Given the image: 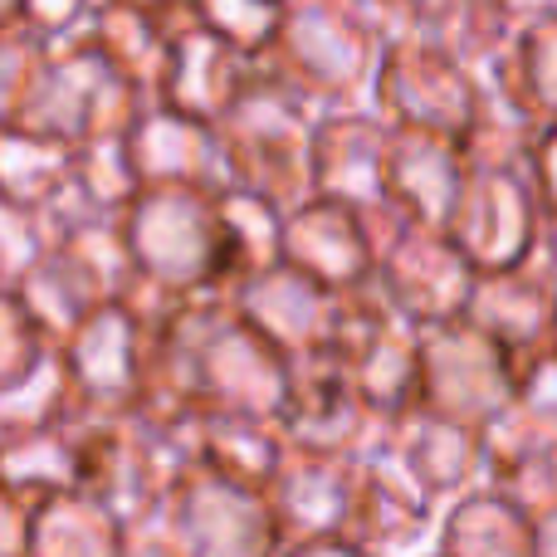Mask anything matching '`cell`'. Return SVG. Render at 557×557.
Listing matches in <instances>:
<instances>
[{"mask_svg": "<svg viewBox=\"0 0 557 557\" xmlns=\"http://www.w3.org/2000/svg\"><path fill=\"white\" fill-rule=\"evenodd\" d=\"M460 255L480 274H499L529 264L543 235V206L533 196L529 172L509 166H465V186L455 196L450 225H445Z\"/></svg>", "mask_w": 557, "mask_h": 557, "instance_id": "11", "label": "cell"}, {"mask_svg": "<svg viewBox=\"0 0 557 557\" xmlns=\"http://www.w3.org/2000/svg\"><path fill=\"white\" fill-rule=\"evenodd\" d=\"M278 260L343 298L376 278L372 225L352 206L313 196V201H304L298 211L284 215V255Z\"/></svg>", "mask_w": 557, "mask_h": 557, "instance_id": "19", "label": "cell"}, {"mask_svg": "<svg viewBox=\"0 0 557 557\" xmlns=\"http://www.w3.org/2000/svg\"><path fill=\"white\" fill-rule=\"evenodd\" d=\"M523 367L474 323L455 318L421 333V406L465 431H490L519 406Z\"/></svg>", "mask_w": 557, "mask_h": 557, "instance_id": "6", "label": "cell"}, {"mask_svg": "<svg viewBox=\"0 0 557 557\" xmlns=\"http://www.w3.org/2000/svg\"><path fill=\"white\" fill-rule=\"evenodd\" d=\"M474 270L460 255V245L445 231H425V225H401L392 240L376 250V278L382 298L392 313H401L411 327L431 333L455 318H465L474 294Z\"/></svg>", "mask_w": 557, "mask_h": 557, "instance_id": "12", "label": "cell"}, {"mask_svg": "<svg viewBox=\"0 0 557 557\" xmlns=\"http://www.w3.org/2000/svg\"><path fill=\"white\" fill-rule=\"evenodd\" d=\"M74 382H69L64 352L49 347L20 382L0 392V441L10 435H35V431H59L74 411Z\"/></svg>", "mask_w": 557, "mask_h": 557, "instance_id": "33", "label": "cell"}, {"mask_svg": "<svg viewBox=\"0 0 557 557\" xmlns=\"http://www.w3.org/2000/svg\"><path fill=\"white\" fill-rule=\"evenodd\" d=\"M123 557H186V553L172 543V533L162 529V519H152V523H137V529H127Z\"/></svg>", "mask_w": 557, "mask_h": 557, "instance_id": "43", "label": "cell"}, {"mask_svg": "<svg viewBox=\"0 0 557 557\" xmlns=\"http://www.w3.org/2000/svg\"><path fill=\"white\" fill-rule=\"evenodd\" d=\"M69 186H74V196L88 206V211L108 215V221H123L127 206L143 196V186H137V176H133V162H127L123 137H117V143L74 147Z\"/></svg>", "mask_w": 557, "mask_h": 557, "instance_id": "36", "label": "cell"}, {"mask_svg": "<svg viewBox=\"0 0 557 557\" xmlns=\"http://www.w3.org/2000/svg\"><path fill=\"white\" fill-rule=\"evenodd\" d=\"M367 108L396 133H435L460 143L480 117V78L421 39H386Z\"/></svg>", "mask_w": 557, "mask_h": 557, "instance_id": "8", "label": "cell"}, {"mask_svg": "<svg viewBox=\"0 0 557 557\" xmlns=\"http://www.w3.org/2000/svg\"><path fill=\"white\" fill-rule=\"evenodd\" d=\"M45 352H49L45 333H39L35 318L25 313L15 288H0V392H5L10 382H20Z\"/></svg>", "mask_w": 557, "mask_h": 557, "instance_id": "39", "label": "cell"}, {"mask_svg": "<svg viewBox=\"0 0 557 557\" xmlns=\"http://www.w3.org/2000/svg\"><path fill=\"white\" fill-rule=\"evenodd\" d=\"M278 557H367V553L347 548V543H294V548H284Z\"/></svg>", "mask_w": 557, "mask_h": 557, "instance_id": "45", "label": "cell"}, {"mask_svg": "<svg viewBox=\"0 0 557 557\" xmlns=\"http://www.w3.org/2000/svg\"><path fill=\"white\" fill-rule=\"evenodd\" d=\"M0 490L25 499L29 509L54 494H74V455H69L64 431H35L0 441Z\"/></svg>", "mask_w": 557, "mask_h": 557, "instance_id": "34", "label": "cell"}, {"mask_svg": "<svg viewBox=\"0 0 557 557\" xmlns=\"http://www.w3.org/2000/svg\"><path fill=\"white\" fill-rule=\"evenodd\" d=\"M386 147L392 127L372 108H327L313 123V196L352 211L386 206Z\"/></svg>", "mask_w": 557, "mask_h": 557, "instance_id": "18", "label": "cell"}, {"mask_svg": "<svg viewBox=\"0 0 557 557\" xmlns=\"http://www.w3.org/2000/svg\"><path fill=\"white\" fill-rule=\"evenodd\" d=\"M127 523L88 494H54L29 513V557H123Z\"/></svg>", "mask_w": 557, "mask_h": 557, "instance_id": "31", "label": "cell"}, {"mask_svg": "<svg viewBox=\"0 0 557 557\" xmlns=\"http://www.w3.org/2000/svg\"><path fill=\"white\" fill-rule=\"evenodd\" d=\"M288 445L274 421L250 416H201L196 421V470H211L245 490H270Z\"/></svg>", "mask_w": 557, "mask_h": 557, "instance_id": "29", "label": "cell"}, {"mask_svg": "<svg viewBox=\"0 0 557 557\" xmlns=\"http://www.w3.org/2000/svg\"><path fill=\"white\" fill-rule=\"evenodd\" d=\"M548 352L557 357V313H553V347H548Z\"/></svg>", "mask_w": 557, "mask_h": 557, "instance_id": "47", "label": "cell"}, {"mask_svg": "<svg viewBox=\"0 0 557 557\" xmlns=\"http://www.w3.org/2000/svg\"><path fill=\"white\" fill-rule=\"evenodd\" d=\"M29 504L0 490V557H29Z\"/></svg>", "mask_w": 557, "mask_h": 557, "instance_id": "42", "label": "cell"}, {"mask_svg": "<svg viewBox=\"0 0 557 557\" xmlns=\"http://www.w3.org/2000/svg\"><path fill=\"white\" fill-rule=\"evenodd\" d=\"M372 450H382L431 504L450 509L455 499L484 490V435L445 421V416L411 406L382 425Z\"/></svg>", "mask_w": 557, "mask_h": 557, "instance_id": "15", "label": "cell"}, {"mask_svg": "<svg viewBox=\"0 0 557 557\" xmlns=\"http://www.w3.org/2000/svg\"><path fill=\"white\" fill-rule=\"evenodd\" d=\"M519 406L539 421H548L557 431V357H539L523 367V386H519Z\"/></svg>", "mask_w": 557, "mask_h": 557, "instance_id": "41", "label": "cell"}, {"mask_svg": "<svg viewBox=\"0 0 557 557\" xmlns=\"http://www.w3.org/2000/svg\"><path fill=\"white\" fill-rule=\"evenodd\" d=\"M69 166H74V147L29 127H0V206L39 215L69 186Z\"/></svg>", "mask_w": 557, "mask_h": 557, "instance_id": "32", "label": "cell"}, {"mask_svg": "<svg viewBox=\"0 0 557 557\" xmlns=\"http://www.w3.org/2000/svg\"><path fill=\"white\" fill-rule=\"evenodd\" d=\"M386 35L372 5L357 0H288L274 49L260 59L270 78L308 108H362L372 98Z\"/></svg>", "mask_w": 557, "mask_h": 557, "instance_id": "2", "label": "cell"}, {"mask_svg": "<svg viewBox=\"0 0 557 557\" xmlns=\"http://www.w3.org/2000/svg\"><path fill=\"white\" fill-rule=\"evenodd\" d=\"M274 425L294 455H327V460H362L382 435V421L362 401L337 352L288 362L284 406Z\"/></svg>", "mask_w": 557, "mask_h": 557, "instance_id": "9", "label": "cell"}, {"mask_svg": "<svg viewBox=\"0 0 557 557\" xmlns=\"http://www.w3.org/2000/svg\"><path fill=\"white\" fill-rule=\"evenodd\" d=\"M221 221H225V245H231V294L245 278L284 264V211L255 201L245 191H225L221 196ZM225 294V298H231Z\"/></svg>", "mask_w": 557, "mask_h": 557, "instance_id": "35", "label": "cell"}, {"mask_svg": "<svg viewBox=\"0 0 557 557\" xmlns=\"http://www.w3.org/2000/svg\"><path fill=\"white\" fill-rule=\"evenodd\" d=\"M15 298L25 304V313L35 318V327L45 333L49 347H64L98 308H108L103 288L88 278V270L64 245H49V250L20 274Z\"/></svg>", "mask_w": 557, "mask_h": 557, "instance_id": "28", "label": "cell"}, {"mask_svg": "<svg viewBox=\"0 0 557 557\" xmlns=\"http://www.w3.org/2000/svg\"><path fill=\"white\" fill-rule=\"evenodd\" d=\"M519 10L523 5H484V0H411V5H372V15L386 39H421L480 74L509 45Z\"/></svg>", "mask_w": 557, "mask_h": 557, "instance_id": "23", "label": "cell"}, {"mask_svg": "<svg viewBox=\"0 0 557 557\" xmlns=\"http://www.w3.org/2000/svg\"><path fill=\"white\" fill-rule=\"evenodd\" d=\"M123 147L143 191H206V196L231 191L215 127L191 123V117L172 113L162 103L143 108V117L123 137Z\"/></svg>", "mask_w": 557, "mask_h": 557, "instance_id": "17", "label": "cell"}, {"mask_svg": "<svg viewBox=\"0 0 557 557\" xmlns=\"http://www.w3.org/2000/svg\"><path fill=\"white\" fill-rule=\"evenodd\" d=\"M416 557H441V553H435V548H431V553H416Z\"/></svg>", "mask_w": 557, "mask_h": 557, "instance_id": "48", "label": "cell"}, {"mask_svg": "<svg viewBox=\"0 0 557 557\" xmlns=\"http://www.w3.org/2000/svg\"><path fill=\"white\" fill-rule=\"evenodd\" d=\"M484 490L529 519L557 509V431L523 406L484 431Z\"/></svg>", "mask_w": 557, "mask_h": 557, "instance_id": "25", "label": "cell"}, {"mask_svg": "<svg viewBox=\"0 0 557 557\" xmlns=\"http://www.w3.org/2000/svg\"><path fill=\"white\" fill-rule=\"evenodd\" d=\"M45 250L49 245H45V225H39V215L0 206V288H15L20 274H25Z\"/></svg>", "mask_w": 557, "mask_h": 557, "instance_id": "40", "label": "cell"}, {"mask_svg": "<svg viewBox=\"0 0 557 557\" xmlns=\"http://www.w3.org/2000/svg\"><path fill=\"white\" fill-rule=\"evenodd\" d=\"M15 25H25V0H0V35Z\"/></svg>", "mask_w": 557, "mask_h": 557, "instance_id": "46", "label": "cell"}, {"mask_svg": "<svg viewBox=\"0 0 557 557\" xmlns=\"http://www.w3.org/2000/svg\"><path fill=\"white\" fill-rule=\"evenodd\" d=\"M441 557H533V519L490 490H474L441 513Z\"/></svg>", "mask_w": 557, "mask_h": 557, "instance_id": "30", "label": "cell"}, {"mask_svg": "<svg viewBox=\"0 0 557 557\" xmlns=\"http://www.w3.org/2000/svg\"><path fill=\"white\" fill-rule=\"evenodd\" d=\"M255 74H260V64L235 54L221 35H211L201 20H191V25L172 39V59H166V78H162L157 103L191 117V123L215 127L245 98Z\"/></svg>", "mask_w": 557, "mask_h": 557, "instance_id": "24", "label": "cell"}, {"mask_svg": "<svg viewBox=\"0 0 557 557\" xmlns=\"http://www.w3.org/2000/svg\"><path fill=\"white\" fill-rule=\"evenodd\" d=\"M460 186H465V152L455 137L396 133L392 127V147H386V206L406 225L445 231Z\"/></svg>", "mask_w": 557, "mask_h": 557, "instance_id": "26", "label": "cell"}, {"mask_svg": "<svg viewBox=\"0 0 557 557\" xmlns=\"http://www.w3.org/2000/svg\"><path fill=\"white\" fill-rule=\"evenodd\" d=\"M59 431L74 455L78 494L98 499L127 529L152 523L176 484L196 470V421L166 425L143 411L74 406Z\"/></svg>", "mask_w": 557, "mask_h": 557, "instance_id": "1", "label": "cell"}, {"mask_svg": "<svg viewBox=\"0 0 557 557\" xmlns=\"http://www.w3.org/2000/svg\"><path fill=\"white\" fill-rule=\"evenodd\" d=\"M143 288L162 298H225L231 294V245H225L221 196L206 191H143L123 215Z\"/></svg>", "mask_w": 557, "mask_h": 557, "instance_id": "4", "label": "cell"}, {"mask_svg": "<svg viewBox=\"0 0 557 557\" xmlns=\"http://www.w3.org/2000/svg\"><path fill=\"white\" fill-rule=\"evenodd\" d=\"M474 78L480 94L513 108L539 133L557 127V5H523L509 45Z\"/></svg>", "mask_w": 557, "mask_h": 557, "instance_id": "22", "label": "cell"}, {"mask_svg": "<svg viewBox=\"0 0 557 557\" xmlns=\"http://www.w3.org/2000/svg\"><path fill=\"white\" fill-rule=\"evenodd\" d=\"M313 123L318 108L260 69L240 103L215 123L231 191L255 196L284 215L313 201Z\"/></svg>", "mask_w": 557, "mask_h": 557, "instance_id": "3", "label": "cell"}, {"mask_svg": "<svg viewBox=\"0 0 557 557\" xmlns=\"http://www.w3.org/2000/svg\"><path fill=\"white\" fill-rule=\"evenodd\" d=\"M49 49L25 25L0 35V127H20L35 103L39 74H45Z\"/></svg>", "mask_w": 557, "mask_h": 557, "instance_id": "38", "label": "cell"}, {"mask_svg": "<svg viewBox=\"0 0 557 557\" xmlns=\"http://www.w3.org/2000/svg\"><path fill=\"white\" fill-rule=\"evenodd\" d=\"M186 557H278L284 539L260 490L231 484L211 470H191L157 513Z\"/></svg>", "mask_w": 557, "mask_h": 557, "instance_id": "10", "label": "cell"}, {"mask_svg": "<svg viewBox=\"0 0 557 557\" xmlns=\"http://www.w3.org/2000/svg\"><path fill=\"white\" fill-rule=\"evenodd\" d=\"M352 484L357 460L288 450L270 490H264L284 548H294V543H343L347 513H352Z\"/></svg>", "mask_w": 557, "mask_h": 557, "instance_id": "21", "label": "cell"}, {"mask_svg": "<svg viewBox=\"0 0 557 557\" xmlns=\"http://www.w3.org/2000/svg\"><path fill=\"white\" fill-rule=\"evenodd\" d=\"M225 304L250 323L264 343L274 347L284 362H304V357L333 352L337 343V294L313 284L308 274L274 264V270L245 278Z\"/></svg>", "mask_w": 557, "mask_h": 557, "instance_id": "16", "label": "cell"}, {"mask_svg": "<svg viewBox=\"0 0 557 557\" xmlns=\"http://www.w3.org/2000/svg\"><path fill=\"white\" fill-rule=\"evenodd\" d=\"M347 376L357 382L362 401L372 406L376 421H396L411 406H421V327H411L382 288L367 284L337 298V343Z\"/></svg>", "mask_w": 557, "mask_h": 557, "instance_id": "7", "label": "cell"}, {"mask_svg": "<svg viewBox=\"0 0 557 557\" xmlns=\"http://www.w3.org/2000/svg\"><path fill=\"white\" fill-rule=\"evenodd\" d=\"M196 20H201L211 35H221L235 54L260 64L274 49L278 25H284V5H260V0H201Z\"/></svg>", "mask_w": 557, "mask_h": 557, "instance_id": "37", "label": "cell"}, {"mask_svg": "<svg viewBox=\"0 0 557 557\" xmlns=\"http://www.w3.org/2000/svg\"><path fill=\"white\" fill-rule=\"evenodd\" d=\"M441 504H431L382 450L357 460L352 513H347L343 543L367 557H416L435 548L441 533Z\"/></svg>", "mask_w": 557, "mask_h": 557, "instance_id": "14", "label": "cell"}, {"mask_svg": "<svg viewBox=\"0 0 557 557\" xmlns=\"http://www.w3.org/2000/svg\"><path fill=\"white\" fill-rule=\"evenodd\" d=\"M147 98L84 39V45L54 49L45 59L35 103H29L20 127H29L39 137H54L64 147L117 143V137L133 133Z\"/></svg>", "mask_w": 557, "mask_h": 557, "instance_id": "5", "label": "cell"}, {"mask_svg": "<svg viewBox=\"0 0 557 557\" xmlns=\"http://www.w3.org/2000/svg\"><path fill=\"white\" fill-rule=\"evenodd\" d=\"M59 352H64L78 406H94V411H137L143 406L147 313L133 298L98 308Z\"/></svg>", "mask_w": 557, "mask_h": 557, "instance_id": "13", "label": "cell"}, {"mask_svg": "<svg viewBox=\"0 0 557 557\" xmlns=\"http://www.w3.org/2000/svg\"><path fill=\"white\" fill-rule=\"evenodd\" d=\"M196 20V5H98L88 45L147 98L157 103L172 59V39Z\"/></svg>", "mask_w": 557, "mask_h": 557, "instance_id": "27", "label": "cell"}, {"mask_svg": "<svg viewBox=\"0 0 557 557\" xmlns=\"http://www.w3.org/2000/svg\"><path fill=\"white\" fill-rule=\"evenodd\" d=\"M553 313H557V274H548L539 260H529V264H513V270L474 278L465 323H474L513 362L529 367L539 357H548Z\"/></svg>", "mask_w": 557, "mask_h": 557, "instance_id": "20", "label": "cell"}, {"mask_svg": "<svg viewBox=\"0 0 557 557\" xmlns=\"http://www.w3.org/2000/svg\"><path fill=\"white\" fill-rule=\"evenodd\" d=\"M533 557H557V509L533 519Z\"/></svg>", "mask_w": 557, "mask_h": 557, "instance_id": "44", "label": "cell"}]
</instances>
